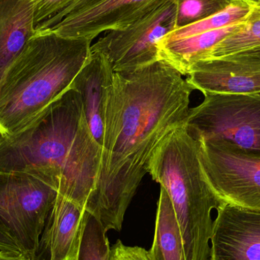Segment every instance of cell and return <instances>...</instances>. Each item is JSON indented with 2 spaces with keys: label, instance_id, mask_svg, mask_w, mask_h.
<instances>
[{
  "label": "cell",
  "instance_id": "6da1fadb",
  "mask_svg": "<svg viewBox=\"0 0 260 260\" xmlns=\"http://www.w3.org/2000/svg\"><path fill=\"white\" fill-rule=\"evenodd\" d=\"M193 91L183 75L162 59L114 73L100 172L85 208L107 232L121 231L151 156L171 131L184 125Z\"/></svg>",
  "mask_w": 260,
  "mask_h": 260
},
{
  "label": "cell",
  "instance_id": "7a4b0ae2",
  "mask_svg": "<svg viewBox=\"0 0 260 260\" xmlns=\"http://www.w3.org/2000/svg\"><path fill=\"white\" fill-rule=\"evenodd\" d=\"M101 159L102 147L72 88L18 133L0 136V172L38 176L84 209L95 190Z\"/></svg>",
  "mask_w": 260,
  "mask_h": 260
},
{
  "label": "cell",
  "instance_id": "3957f363",
  "mask_svg": "<svg viewBox=\"0 0 260 260\" xmlns=\"http://www.w3.org/2000/svg\"><path fill=\"white\" fill-rule=\"evenodd\" d=\"M91 40L36 33L0 82V136L25 127L70 89L91 53Z\"/></svg>",
  "mask_w": 260,
  "mask_h": 260
},
{
  "label": "cell",
  "instance_id": "277c9868",
  "mask_svg": "<svg viewBox=\"0 0 260 260\" xmlns=\"http://www.w3.org/2000/svg\"><path fill=\"white\" fill-rule=\"evenodd\" d=\"M147 173L171 200L183 238L185 260H211L212 212L226 203L209 183L198 142L184 125L164 139L150 159Z\"/></svg>",
  "mask_w": 260,
  "mask_h": 260
},
{
  "label": "cell",
  "instance_id": "5b68a950",
  "mask_svg": "<svg viewBox=\"0 0 260 260\" xmlns=\"http://www.w3.org/2000/svg\"><path fill=\"white\" fill-rule=\"evenodd\" d=\"M57 194L38 176L0 172V227L24 256L39 259L41 235Z\"/></svg>",
  "mask_w": 260,
  "mask_h": 260
},
{
  "label": "cell",
  "instance_id": "8992f818",
  "mask_svg": "<svg viewBox=\"0 0 260 260\" xmlns=\"http://www.w3.org/2000/svg\"><path fill=\"white\" fill-rule=\"evenodd\" d=\"M185 129L196 140L224 141L260 156V94H205Z\"/></svg>",
  "mask_w": 260,
  "mask_h": 260
},
{
  "label": "cell",
  "instance_id": "52a82bcc",
  "mask_svg": "<svg viewBox=\"0 0 260 260\" xmlns=\"http://www.w3.org/2000/svg\"><path fill=\"white\" fill-rule=\"evenodd\" d=\"M177 0H165L124 28L108 31L91 51L100 52L114 73L129 72L160 60V41L175 30Z\"/></svg>",
  "mask_w": 260,
  "mask_h": 260
},
{
  "label": "cell",
  "instance_id": "ba28073f",
  "mask_svg": "<svg viewBox=\"0 0 260 260\" xmlns=\"http://www.w3.org/2000/svg\"><path fill=\"white\" fill-rule=\"evenodd\" d=\"M197 141L203 169L221 200L260 211V156L224 141Z\"/></svg>",
  "mask_w": 260,
  "mask_h": 260
},
{
  "label": "cell",
  "instance_id": "9c48e42d",
  "mask_svg": "<svg viewBox=\"0 0 260 260\" xmlns=\"http://www.w3.org/2000/svg\"><path fill=\"white\" fill-rule=\"evenodd\" d=\"M211 260H260V211L225 203L217 210Z\"/></svg>",
  "mask_w": 260,
  "mask_h": 260
},
{
  "label": "cell",
  "instance_id": "30bf717a",
  "mask_svg": "<svg viewBox=\"0 0 260 260\" xmlns=\"http://www.w3.org/2000/svg\"><path fill=\"white\" fill-rule=\"evenodd\" d=\"M186 81L203 94H260V61L237 55L203 59Z\"/></svg>",
  "mask_w": 260,
  "mask_h": 260
},
{
  "label": "cell",
  "instance_id": "8fae6325",
  "mask_svg": "<svg viewBox=\"0 0 260 260\" xmlns=\"http://www.w3.org/2000/svg\"><path fill=\"white\" fill-rule=\"evenodd\" d=\"M165 0H103L98 4L65 17L47 30L68 38L93 41L100 34L124 28L151 12Z\"/></svg>",
  "mask_w": 260,
  "mask_h": 260
},
{
  "label": "cell",
  "instance_id": "7c38bea8",
  "mask_svg": "<svg viewBox=\"0 0 260 260\" xmlns=\"http://www.w3.org/2000/svg\"><path fill=\"white\" fill-rule=\"evenodd\" d=\"M114 76L112 66L106 56L91 50L70 87L79 93L88 127L102 148L108 95Z\"/></svg>",
  "mask_w": 260,
  "mask_h": 260
},
{
  "label": "cell",
  "instance_id": "4fadbf2b",
  "mask_svg": "<svg viewBox=\"0 0 260 260\" xmlns=\"http://www.w3.org/2000/svg\"><path fill=\"white\" fill-rule=\"evenodd\" d=\"M85 212L79 205L57 194L41 235L38 259H76Z\"/></svg>",
  "mask_w": 260,
  "mask_h": 260
},
{
  "label": "cell",
  "instance_id": "5bb4252c",
  "mask_svg": "<svg viewBox=\"0 0 260 260\" xmlns=\"http://www.w3.org/2000/svg\"><path fill=\"white\" fill-rule=\"evenodd\" d=\"M35 34L34 0H0V82Z\"/></svg>",
  "mask_w": 260,
  "mask_h": 260
},
{
  "label": "cell",
  "instance_id": "9a60e30c",
  "mask_svg": "<svg viewBox=\"0 0 260 260\" xmlns=\"http://www.w3.org/2000/svg\"><path fill=\"white\" fill-rule=\"evenodd\" d=\"M244 22L245 21L181 39L161 40L158 46L160 59L168 62L183 76H187L192 65L206 59L217 44L239 30Z\"/></svg>",
  "mask_w": 260,
  "mask_h": 260
},
{
  "label": "cell",
  "instance_id": "2e32d148",
  "mask_svg": "<svg viewBox=\"0 0 260 260\" xmlns=\"http://www.w3.org/2000/svg\"><path fill=\"white\" fill-rule=\"evenodd\" d=\"M151 260H185L184 246L180 226L166 191L160 187L157 203Z\"/></svg>",
  "mask_w": 260,
  "mask_h": 260
},
{
  "label": "cell",
  "instance_id": "e0dca14e",
  "mask_svg": "<svg viewBox=\"0 0 260 260\" xmlns=\"http://www.w3.org/2000/svg\"><path fill=\"white\" fill-rule=\"evenodd\" d=\"M258 47H260V2L253 5L244 25L217 44L206 59L231 56Z\"/></svg>",
  "mask_w": 260,
  "mask_h": 260
},
{
  "label": "cell",
  "instance_id": "ac0fdd59",
  "mask_svg": "<svg viewBox=\"0 0 260 260\" xmlns=\"http://www.w3.org/2000/svg\"><path fill=\"white\" fill-rule=\"evenodd\" d=\"M253 5L249 4L241 0H236L221 12L195 24L174 30L162 40L171 41L181 39L246 21L253 9Z\"/></svg>",
  "mask_w": 260,
  "mask_h": 260
},
{
  "label": "cell",
  "instance_id": "d6986e66",
  "mask_svg": "<svg viewBox=\"0 0 260 260\" xmlns=\"http://www.w3.org/2000/svg\"><path fill=\"white\" fill-rule=\"evenodd\" d=\"M107 232L100 221L85 211L79 250L74 260H110L111 247Z\"/></svg>",
  "mask_w": 260,
  "mask_h": 260
},
{
  "label": "cell",
  "instance_id": "ffe728a7",
  "mask_svg": "<svg viewBox=\"0 0 260 260\" xmlns=\"http://www.w3.org/2000/svg\"><path fill=\"white\" fill-rule=\"evenodd\" d=\"M236 0H177L175 30L206 19Z\"/></svg>",
  "mask_w": 260,
  "mask_h": 260
},
{
  "label": "cell",
  "instance_id": "44dd1931",
  "mask_svg": "<svg viewBox=\"0 0 260 260\" xmlns=\"http://www.w3.org/2000/svg\"><path fill=\"white\" fill-rule=\"evenodd\" d=\"M78 0H34V27L36 33L59 24Z\"/></svg>",
  "mask_w": 260,
  "mask_h": 260
},
{
  "label": "cell",
  "instance_id": "7402d4cb",
  "mask_svg": "<svg viewBox=\"0 0 260 260\" xmlns=\"http://www.w3.org/2000/svg\"><path fill=\"white\" fill-rule=\"evenodd\" d=\"M110 260H151L148 252L140 247L124 245L118 240L111 247Z\"/></svg>",
  "mask_w": 260,
  "mask_h": 260
},
{
  "label": "cell",
  "instance_id": "603a6c76",
  "mask_svg": "<svg viewBox=\"0 0 260 260\" xmlns=\"http://www.w3.org/2000/svg\"><path fill=\"white\" fill-rule=\"evenodd\" d=\"M0 251L21 253L17 243L4 229L0 227ZM22 254V253H21Z\"/></svg>",
  "mask_w": 260,
  "mask_h": 260
},
{
  "label": "cell",
  "instance_id": "cb8c5ba5",
  "mask_svg": "<svg viewBox=\"0 0 260 260\" xmlns=\"http://www.w3.org/2000/svg\"><path fill=\"white\" fill-rule=\"evenodd\" d=\"M102 1H103V0H78V1L76 2L73 6H72L70 8V9L67 11L64 18L69 16V15H74V14L78 13V12H81V11L88 9V8L94 6V5L98 4V3Z\"/></svg>",
  "mask_w": 260,
  "mask_h": 260
},
{
  "label": "cell",
  "instance_id": "d4e9b609",
  "mask_svg": "<svg viewBox=\"0 0 260 260\" xmlns=\"http://www.w3.org/2000/svg\"><path fill=\"white\" fill-rule=\"evenodd\" d=\"M0 260H42L33 259L27 256H24L21 253H12L9 252L0 251Z\"/></svg>",
  "mask_w": 260,
  "mask_h": 260
},
{
  "label": "cell",
  "instance_id": "484cf974",
  "mask_svg": "<svg viewBox=\"0 0 260 260\" xmlns=\"http://www.w3.org/2000/svg\"><path fill=\"white\" fill-rule=\"evenodd\" d=\"M237 56H242V57L249 58V59H256L260 61V47L256 48L250 49V50H246V51L241 52V53H236Z\"/></svg>",
  "mask_w": 260,
  "mask_h": 260
},
{
  "label": "cell",
  "instance_id": "4316f807",
  "mask_svg": "<svg viewBox=\"0 0 260 260\" xmlns=\"http://www.w3.org/2000/svg\"><path fill=\"white\" fill-rule=\"evenodd\" d=\"M241 1L245 2V3H249V4L255 5L259 3L260 0H241Z\"/></svg>",
  "mask_w": 260,
  "mask_h": 260
}]
</instances>
